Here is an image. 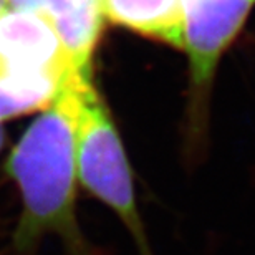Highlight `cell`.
Segmentation results:
<instances>
[{
    "label": "cell",
    "instance_id": "ba28073f",
    "mask_svg": "<svg viewBox=\"0 0 255 255\" xmlns=\"http://www.w3.org/2000/svg\"><path fill=\"white\" fill-rule=\"evenodd\" d=\"M3 141H5V132L2 129V126H0V149H2V146H3Z\"/></svg>",
    "mask_w": 255,
    "mask_h": 255
},
{
    "label": "cell",
    "instance_id": "52a82bcc",
    "mask_svg": "<svg viewBox=\"0 0 255 255\" xmlns=\"http://www.w3.org/2000/svg\"><path fill=\"white\" fill-rule=\"evenodd\" d=\"M65 78H2L0 80V121L37 110H45L58 95Z\"/></svg>",
    "mask_w": 255,
    "mask_h": 255
},
{
    "label": "cell",
    "instance_id": "9c48e42d",
    "mask_svg": "<svg viewBox=\"0 0 255 255\" xmlns=\"http://www.w3.org/2000/svg\"><path fill=\"white\" fill-rule=\"evenodd\" d=\"M5 8H8L7 7V0H0V13H2Z\"/></svg>",
    "mask_w": 255,
    "mask_h": 255
},
{
    "label": "cell",
    "instance_id": "277c9868",
    "mask_svg": "<svg viewBox=\"0 0 255 255\" xmlns=\"http://www.w3.org/2000/svg\"><path fill=\"white\" fill-rule=\"evenodd\" d=\"M71 71L78 70L47 18L17 8L0 13V80H63Z\"/></svg>",
    "mask_w": 255,
    "mask_h": 255
},
{
    "label": "cell",
    "instance_id": "6da1fadb",
    "mask_svg": "<svg viewBox=\"0 0 255 255\" xmlns=\"http://www.w3.org/2000/svg\"><path fill=\"white\" fill-rule=\"evenodd\" d=\"M91 73L71 71L58 95L27 128L7 159L22 196L13 246L28 254L55 234L68 255H93L76 221V131L81 93Z\"/></svg>",
    "mask_w": 255,
    "mask_h": 255
},
{
    "label": "cell",
    "instance_id": "7a4b0ae2",
    "mask_svg": "<svg viewBox=\"0 0 255 255\" xmlns=\"http://www.w3.org/2000/svg\"><path fill=\"white\" fill-rule=\"evenodd\" d=\"M78 182L108 206L131 234L139 255H152L144 222L137 209L132 171L108 106L93 83L86 81L76 131Z\"/></svg>",
    "mask_w": 255,
    "mask_h": 255
},
{
    "label": "cell",
    "instance_id": "8992f818",
    "mask_svg": "<svg viewBox=\"0 0 255 255\" xmlns=\"http://www.w3.org/2000/svg\"><path fill=\"white\" fill-rule=\"evenodd\" d=\"M106 20L181 48L182 0H101Z\"/></svg>",
    "mask_w": 255,
    "mask_h": 255
},
{
    "label": "cell",
    "instance_id": "3957f363",
    "mask_svg": "<svg viewBox=\"0 0 255 255\" xmlns=\"http://www.w3.org/2000/svg\"><path fill=\"white\" fill-rule=\"evenodd\" d=\"M255 0H182V42L189 58L191 96L201 113L217 63L249 17Z\"/></svg>",
    "mask_w": 255,
    "mask_h": 255
},
{
    "label": "cell",
    "instance_id": "5b68a950",
    "mask_svg": "<svg viewBox=\"0 0 255 255\" xmlns=\"http://www.w3.org/2000/svg\"><path fill=\"white\" fill-rule=\"evenodd\" d=\"M7 7L47 18L58 32L75 68L91 73V57L105 22L101 0H7Z\"/></svg>",
    "mask_w": 255,
    "mask_h": 255
}]
</instances>
